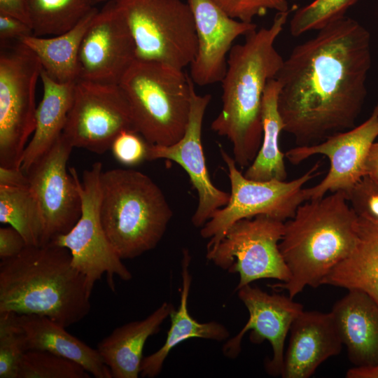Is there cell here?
I'll return each mask as SVG.
<instances>
[{"label": "cell", "mask_w": 378, "mask_h": 378, "mask_svg": "<svg viewBox=\"0 0 378 378\" xmlns=\"http://www.w3.org/2000/svg\"><path fill=\"white\" fill-rule=\"evenodd\" d=\"M371 64L369 31L346 16L292 50L275 79L284 131L297 146L318 144L356 126Z\"/></svg>", "instance_id": "obj_1"}, {"label": "cell", "mask_w": 378, "mask_h": 378, "mask_svg": "<svg viewBox=\"0 0 378 378\" xmlns=\"http://www.w3.org/2000/svg\"><path fill=\"white\" fill-rule=\"evenodd\" d=\"M284 354L283 378H309L343 343L331 312L302 311L293 321Z\"/></svg>", "instance_id": "obj_19"}, {"label": "cell", "mask_w": 378, "mask_h": 378, "mask_svg": "<svg viewBox=\"0 0 378 378\" xmlns=\"http://www.w3.org/2000/svg\"><path fill=\"white\" fill-rule=\"evenodd\" d=\"M135 130L128 100L119 84L77 80L62 134L74 148L102 154L115 136Z\"/></svg>", "instance_id": "obj_12"}, {"label": "cell", "mask_w": 378, "mask_h": 378, "mask_svg": "<svg viewBox=\"0 0 378 378\" xmlns=\"http://www.w3.org/2000/svg\"><path fill=\"white\" fill-rule=\"evenodd\" d=\"M26 351L43 350L70 359L96 378H112L97 349L69 333L65 327L38 315H18Z\"/></svg>", "instance_id": "obj_22"}, {"label": "cell", "mask_w": 378, "mask_h": 378, "mask_svg": "<svg viewBox=\"0 0 378 378\" xmlns=\"http://www.w3.org/2000/svg\"><path fill=\"white\" fill-rule=\"evenodd\" d=\"M43 97L37 106L36 125L21 160L20 169L27 172L54 145L63 132L70 111L75 82L60 83L43 70Z\"/></svg>", "instance_id": "obj_24"}, {"label": "cell", "mask_w": 378, "mask_h": 378, "mask_svg": "<svg viewBox=\"0 0 378 378\" xmlns=\"http://www.w3.org/2000/svg\"><path fill=\"white\" fill-rule=\"evenodd\" d=\"M0 47V167L20 168L35 129L36 88L43 67L20 41Z\"/></svg>", "instance_id": "obj_9"}, {"label": "cell", "mask_w": 378, "mask_h": 378, "mask_svg": "<svg viewBox=\"0 0 378 378\" xmlns=\"http://www.w3.org/2000/svg\"><path fill=\"white\" fill-rule=\"evenodd\" d=\"M98 10L94 7L74 27L62 34L50 36L31 35L19 41L36 54L43 70L52 79L60 83L76 82L80 44Z\"/></svg>", "instance_id": "obj_26"}, {"label": "cell", "mask_w": 378, "mask_h": 378, "mask_svg": "<svg viewBox=\"0 0 378 378\" xmlns=\"http://www.w3.org/2000/svg\"><path fill=\"white\" fill-rule=\"evenodd\" d=\"M92 1H93L94 4L95 5L99 3H102V2L106 3V2H108L111 1H115V0H92Z\"/></svg>", "instance_id": "obj_42"}, {"label": "cell", "mask_w": 378, "mask_h": 378, "mask_svg": "<svg viewBox=\"0 0 378 378\" xmlns=\"http://www.w3.org/2000/svg\"><path fill=\"white\" fill-rule=\"evenodd\" d=\"M358 217L343 191L305 201L284 222L279 248L289 270L286 282L270 286L293 298L307 286L316 288L354 248Z\"/></svg>", "instance_id": "obj_4"}, {"label": "cell", "mask_w": 378, "mask_h": 378, "mask_svg": "<svg viewBox=\"0 0 378 378\" xmlns=\"http://www.w3.org/2000/svg\"><path fill=\"white\" fill-rule=\"evenodd\" d=\"M27 243L22 234L14 227L0 228V258L5 260L18 255Z\"/></svg>", "instance_id": "obj_37"}, {"label": "cell", "mask_w": 378, "mask_h": 378, "mask_svg": "<svg viewBox=\"0 0 378 378\" xmlns=\"http://www.w3.org/2000/svg\"><path fill=\"white\" fill-rule=\"evenodd\" d=\"M378 137V101L370 117L354 127L335 134L309 146H297L288 150L285 157L297 165L316 155L330 161L328 174L318 184L304 188L306 201L319 199L328 192L346 193L363 176L370 150Z\"/></svg>", "instance_id": "obj_13"}, {"label": "cell", "mask_w": 378, "mask_h": 378, "mask_svg": "<svg viewBox=\"0 0 378 378\" xmlns=\"http://www.w3.org/2000/svg\"><path fill=\"white\" fill-rule=\"evenodd\" d=\"M74 147L62 134L54 145L26 172L43 223V244L67 233L81 215L75 181L66 169Z\"/></svg>", "instance_id": "obj_14"}, {"label": "cell", "mask_w": 378, "mask_h": 378, "mask_svg": "<svg viewBox=\"0 0 378 378\" xmlns=\"http://www.w3.org/2000/svg\"><path fill=\"white\" fill-rule=\"evenodd\" d=\"M284 222L260 215L236 222L208 259L230 273H238L236 290L262 279L286 282L289 270L279 248Z\"/></svg>", "instance_id": "obj_11"}, {"label": "cell", "mask_w": 378, "mask_h": 378, "mask_svg": "<svg viewBox=\"0 0 378 378\" xmlns=\"http://www.w3.org/2000/svg\"><path fill=\"white\" fill-rule=\"evenodd\" d=\"M211 99V95L209 94H197L193 85L189 120L183 137L169 146L149 144L147 156L149 161L159 159L172 160L186 172L198 195L197 207L192 217V224L197 227H202L215 211L225 206L230 198V193L213 184L203 152L202 122Z\"/></svg>", "instance_id": "obj_17"}, {"label": "cell", "mask_w": 378, "mask_h": 378, "mask_svg": "<svg viewBox=\"0 0 378 378\" xmlns=\"http://www.w3.org/2000/svg\"><path fill=\"white\" fill-rule=\"evenodd\" d=\"M345 195L358 217L378 225V182L365 175Z\"/></svg>", "instance_id": "obj_33"}, {"label": "cell", "mask_w": 378, "mask_h": 378, "mask_svg": "<svg viewBox=\"0 0 378 378\" xmlns=\"http://www.w3.org/2000/svg\"><path fill=\"white\" fill-rule=\"evenodd\" d=\"M18 314L0 312V378H17L20 359L26 351Z\"/></svg>", "instance_id": "obj_32"}, {"label": "cell", "mask_w": 378, "mask_h": 378, "mask_svg": "<svg viewBox=\"0 0 378 378\" xmlns=\"http://www.w3.org/2000/svg\"><path fill=\"white\" fill-rule=\"evenodd\" d=\"M128 24L136 59L183 69L197 51L195 23L182 0H115Z\"/></svg>", "instance_id": "obj_8"}, {"label": "cell", "mask_w": 378, "mask_h": 378, "mask_svg": "<svg viewBox=\"0 0 378 378\" xmlns=\"http://www.w3.org/2000/svg\"><path fill=\"white\" fill-rule=\"evenodd\" d=\"M0 222L17 230L27 246L43 244V220L29 186H0Z\"/></svg>", "instance_id": "obj_28"}, {"label": "cell", "mask_w": 378, "mask_h": 378, "mask_svg": "<svg viewBox=\"0 0 378 378\" xmlns=\"http://www.w3.org/2000/svg\"><path fill=\"white\" fill-rule=\"evenodd\" d=\"M331 313L355 367L378 363V303L363 292L350 290Z\"/></svg>", "instance_id": "obj_20"}, {"label": "cell", "mask_w": 378, "mask_h": 378, "mask_svg": "<svg viewBox=\"0 0 378 378\" xmlns=\"http://www.w3.org/2000/svg\"><path fill=\"white\" fill-rule=\"evenodd\" d=\"M231 18L253 22L256 16L264 15L269 10L288 12V0H212Z\"/></svg>", "instance_id": "obj_34"}, {"label": "cell", "mask_w": 378, "mask_h": 378, "mask_svg": "<svg viewBox=\"0 0 378 378\" xmlns=\"http://www.w3.org/2000/svg\"><path fill=\"white\" fill-rule=\"evenodd\" d=\"M322 285L363 292L378 303V225L358 217V236L351 253L325 277Z\"/></svg>", "instance_id": "obj_25"}, {"label": "cell", "mask_w": 378, "mask_h": 378, "mask_svg": "<svg viewBox=\"0 0 378 378\" xmlns=\"http://www.w3.org/2000/svg\"><path fill=\"white\" fill-rule=\"evenodd\" d=\"M174 307L172 304L164 302L144 319L116 328L98 343L97 349L112 378L139 377L147 340L159 332Z\"/></svg>", "instance_id": "obj_21"}, {"label": "cell", "mask_w": 378, "mask_h": 378, "mask_svg": "<svg viewBox=\"0 0 378 378\" xmlns=\"http://www.w3.org/2000/svg\"><path fill=\"white\" fill-rule=\"evenodd\" d=\"M31 35H34V31L28 23L10 14L0 11V44L19 41Z\"/></svg>", "instance_id": "obj_36"}, {"label": "cell", "mask_w": 378, "mask_h": 378, "mask_svg": "<svg viewBox=\"0 0 378 378\" xmlns=\"http://www.w3.org/2000/svg\"><path fill=\"white\" fill-rule=\"evenodd\" d=\"M279 83L270 80L265 90L262 103V138L260 149L244 176L255 181L278 179L285 181L287 171L285 153L280 148L279 139L284 123L278 110Z\"/></svg>", "instance_id": "obj_27"}, {"label": "cell", "mask_w": 378, "mask_h": 378, "mask_svg": "<svg viewBox=\"0 0 378 378\" xmlns=\"http://www.w3.org/2000/svg\"><path fill=\"white\" fill-rule=\"evenodd\" d=\"M100 217L113 248L133 259L155 248L173 212L161 189L147 175L133 169L102 171Z\"/></svg>", "instance_id": "obj_5"}, {"label": "cell", "mask_w": 378, "mask_h": 378, "mask_svg": "<svg viewBox=\"0 0 378 378\" xmlns=\"http://www.w3.org/2000/svg\"><path fill=\"white\" fill-rule=\"evenodd\" d=\"M34 35L55 36L74 27L94 7L92 0H25Z\"/></svg>", "instance_id": "obj_29"}, {"label": "cell", "mask_w": 378, "mask_h": 378, "mask_svg": "<svg viewBox=\"0 0 378 378\" xmlns=\"http://www.w3.org/2000/svg\"><path fill=\"white\" fill-rule=\"evenodd\" d=\"M237 290L249 317L239 332L224 344L223 354L229 358H237L241 351L244 334L251 331V342L260 344L267 340L271 344L272 356L265 363L267 372L274 377H281L285 340L293 321L303 311V306L289 296L269 294L250 284Z\"/></svg>", "instance_id": "obj_16"}, {"label": "cell", "mask_w": 378, "mask_h": 378, "mask_svg": "<svg viewBox=\"0 0 378 378\" xmlns=\"http://www.w3.org/2000/svg\"><path fill=\"white\" fill-rule=\"evenodd\" d=\"M347 378H378V363L365 367H354L346 374Z\"/></svg>", "instance_id": "obj_41"}, {"label": "cell", "mask_w": 378, "mask_h": 378, "mask_svg": "<svg viewBox=\"0 0 378 378\" xmlns=\"http://www.w3.org/2000/svg\"><path fill=\"white\" fill-rule=\"evenodd\" d=\"M0 11L15 16L31 26L25 0H0Z\"/></svg>", "instance_id": "obj_39"}, {"label": "cell", "mask_w": 378, "mask_h": 378, "mask_svg": "<svg viewBox=\"0 0 378 378\" xmlns=\"http://www.w3.org/2000/svg\"><path fill=\"white\" fill-rule=\"evenodd\" d=\"M219 151L227 166L231 191L227 204L215 211L200 230L203 238L209 239L207 259L227 230L240 220L260 215L283 222L293 218L298 206L306 201L304 185L320 174L321 163L317 162L302 176L290 181H255L241 173L233 157L221 146Z\"/></svg>", "instance_id": "obj_7"}, {"label": "cell", "mask_w": 378, "mask_h": 378, "mask_svg": "<svg viewBox=\"0 0 378 378\" xmlns=\"http://www.w3.org/2000/svg\"><path fill=\"white\" fill-rule=\"evenodd\" d=\"M190 262L189 253L184 251L181 262L182 286L179 306L177 309L174 307L169 314L171 326L164 344L157 351L143 358L140 372L142 377L158 376L172 349L185 340L202 338L221 342L230 337L229 330L222 323L216 321L200 323L190 316L188 309L192 281Z\"/></svg>", "instance_id": "obj_23"}, {"label": "cell", "mask_w": 378, "mask_h": 378, "mask_svg": "<svg viewBox=\"0 0 378 378\" xmlns=\"http://www.w3.org/2000/svg\"><path fill=\"white\" fill-rule=\"evenodd\" d=\"M135 130L150 145L181 139L190 111V76L164 64L136 59L121 79Z\"/></svg>", "instance_id": "obj_6"}, {"label": "cell", "mask_w": 378, "mask_h": 378, "mask_svg": "<svg viewBox=\"0 0 378 378\" xmlns=\"http://www.w3.org/2000/svg\"><path fill=\"white\" fill-rule=\"evenodd\" d=\"M289 11L277 12L268 27L246 36L234 45L227 57L222 83V108L211 125L232 145L233 158L241 169L255 159L262 143V103L268 82L276 78L284 59L275 42Z\"/></svg>", "instance_id": "obj_2"}, {"label": "cell", "mask_w": 378, "mask_h": 378, "mask_svg": "<svg viewBox=\"0 0 378 378\" xmlns=\"http://www.w3.org/2000/svg\"><path fill=\"white\" fill-rule=\"evenodd\" d=\"M90 296L70 251L53 242L1 260L0 312L43 316L67 328L89 314Z\"/></svg>", "instance_id": "obj_3"}, {"label": "cell", "mask_w": 378, "mask_h": 378, "mask_svg": "<svg viewBox=\"0 0 378 378\" xmlns=\"http://www.w3.org/2000/svg\"><path fill=\"white\" fill-rule=\"evenodd\" d=\"M365 175L378 182V141L372 146L365 165Z\"/></svg>", "instance_id": "obj_40"}, {"label": "cell", "mask_w": 378, "mask_h": 378, "mask_svg": "<svg viewBox=\"0 0 378 378\" xmlns=\"http://www.w3.org/2000/svg\"><path fill=\"white\" fill-rule=\"evenodd\" d=\"M78 363L43 350L26 351L19 363L17 378H90Z\"/></svg>", "instance_id": "obj_30"}, {"label": "cell", "mask_w": 378, "mask_h": 378, "mask_svg": "<svg viewBox=\"0 0 378 378\" xmlns=\"http://www.w3.org/2000/svg\"><path fill=\"white\" fill-rule=\"evenodd\" d=\"M81 200V215L75 225L64 234L50 242L66 248L71 253L73 266L86 279L90 293L96 281L106 274L110 289L115 291L114 276L129 281L132 274L122 262L109 241L101 221L100 176L102 164L99 162L85 170L80 180L74 167L69 169Z\"/></svg>", "instance_id": "obj_10"}, {"label": "cell", "mask_w": 378, "mask_h": 378, "mask_svg": "<svg viewBox=\"0 0 378 378\" xmlns=\"http://www.w3.org/2000/svg\"><path fill=\"white\" fill-rule=\"evenodd\" d=\"M358 0H314L298 9L290 21L289 31L298 37L312 30H319L344 17Z\"/></svg>", "instance_id": "obj_31"}, {"label": "cell", "mask_w": 378, "mask_h": 378, "mask_svg": "<svg viewBox=\"0 0 378 378\" xmlns=\"http://www.w3.org/2000/svg\"><path fill=\"white\" fill-rule=\"evenodd\" d=\"M136 59L134 42L116 1L105 3L81 42L78 80L119 84Z\"/></svg>", "instance_id": "obj_15"}, {"label": "cell", "mask_w": 378, "mask_h": 378, "mask_svg": "<svg viewBox=\"0 0 378 378\" xmlns=\"http://www.w3.org/2000/svg\"><path fill=\"white\" fill-rule=\"evenodd\" d=\"M149 144L136 131L125 130L113 139L111 150L115 159L125 166H135L147 160Z\"/></svg>", "instance_id": "obj_35"}, {"label": "cell", "mask_w": 378, "mask_h": 378, "mask_svg": "<svg viewBox=\"0 0 378 378\" xmlns=\"http://www.w3.org/2000/svg\"><path fill=\"white\" fill-rule=\"evenodd\" d=\"M29 185L28 176L20 168L0 167V186L23 187Z\"/></svg>", "instance_id": "obj_38"}, {"label": "cell", "mask_w": 378, "mask_h": 378, "mask_svg": "<svg viewBox=\"0 0 378 378\" xmlns=\"http://www.w3.org/2000/svg\"><path fill=\"white\" fill-rule=\"evenodd\" d=\"M186 2L193 14L197 38V51L190 64V78L200 86L221 82L234 41L256 30L257 25L231 18L212 0Z\"/></svg>", "instance_id": "obj_18"}]
</instances>
